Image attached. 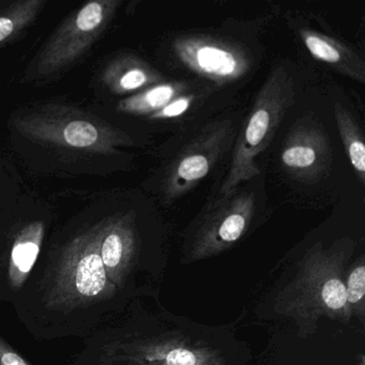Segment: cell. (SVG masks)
I'll use <instances>...</instances> for the list:
<instances>
[{"instance_id":"6da1fadb","label":"cell","mask_w":365,"mask_h":365,"mask_svg":"<svg viewBox=\"0 0 365 365\" xmlns=\"http://www.w3.org/2000/svg\"><path fill=\"white\" fill-rule=\"evenodd\" d=\"M102 222L83 230L63 247L44 284V313L61 316V322L72 317L81 322L87 315L100 313V303L108 294L110 279L100 254Z\"/></svg>"},{"instance_id":"7a4b0ae2","label":"cell","mask_w":365,"mask_h":365,"mask_svg":"<svg viewBox=\"0 0 365 365\" xmlns=\"http://www.w3.org/2000/svg\"><path fill=\"white\" fill-rule=\"evenodd\" d=\"M14 125L31 144L74 155H113L119 147L133 144L127 133L102 119L54 104L23 113Z\"/></svg>"},{"instance_id":"3957f363","label":"cell","mask_w":365,"mask_h":365,"mask_svg":"<svg viewBox=\"0 0 365 365\" xmlns=\"http://www.w3.org/2000/svg\"><path fill=\"white\" fill-rule=\"evenodd\" d=\"M294 86L292 76L283 67L270 72L254 101L245 128L237 138L220 195H230L241 183L260 174L256 157L268 146L284 115L294 104Z\"/></svg>"},{"instance_id":"277c9868","label":"cell","mask_w":365,"mask_h":365,"mask_svg":"<svg viewBox=\"0 0 365 365\" xmlns=\"http://www.w3.org/2000/svg\"><path fill=\"white\" fill-rule=\"evenodd\" d=\"M121 1L95 0L66 19L52 34L29 68L27 81L48 80L67 71L95 46Z\"/></svg>"},{"instance_id":"5b68a950","label":"cell","mask_w":365,"mask_h":365,"mask_svg":"<svg viewBox=\"0 0 365 365\" xmlns=\"http://www.w3.org/2000/svg\"><path fill=\"white\" fill-rule=\"evenodd\" d=\"M228 121L209 125L168 163L162 179V196L173 202L206 178L222 155L232 146Z\"/></svg>"},{"instance_id":"8992f818","label":"cell","mask_w":365,"mask_h":365,"mask_svg":"<svg viewBox=\"0 0 365 365\" xmlns=\"http://www.w3.org/2000/svg\"><path fill=\"white\" fill-rule=\"evenodd\" d=\"M174 52L183 67L217 84H227L245 76L251 61L243 48L232 42L208 35L180 37Z\"/></svg>"},{"instance_id":"52a82bcc","label":"cell","mask_w":365,"mask_h":365,"mask_svg":"<svg viewBox=\"0 0 365 365\" xmlns=\"http://www.w3.org/2000/svg\"><path fill=\"white\" fill-rule=\"evenodd\" d=\"M284 170L302 181L319 180L331 168L332 151L322 128L313 120L301 121L288 134L281 153Z\"/></svg>"},{"instance_id":"ba28073f","label":"cell","mask_w":365,"mask_h":365,"mask_svg":"<svg viewBox=\"0 0 365 365\" xmlns=\"http://www.w3.org/2000/svg\"><path fill=\"white\" fill-rule=\"evenodd\" d=\"M299 36L314 58L327 63L339 73L364 84V61L347 44L312 29H299Z\"/></svg>"},{"instance_id":"9c48e42d","label":"cell","mask_w":365,"mask_h":365,"mask_svg":"<svg viewBox=\"0 0 365 365\" xmlns=\"http://www.w3.org/2000/svg\"><path fill=\"white\" fill-rule=\"evenodd\" d=\"M101 81L113 95L132 96L159 84L162 78L138 57L132 54H120L104 67Z\"/></svg>"},{"instance_id":"30bf717a","label":"cell","mask_w":365,"mask_h":365,"mask_svg":"<svg viewBox=\"0 0 365 365\" xmlns=\"http://www.w3.org/2000/svg\"><path fill=\"white\" fill-rule=\"evenodd\" d=\"M44 239V223L34 221L19 232L8 253L7 279L11 289L26 282L39 257Z\"/></svg>"},{"instance_id":"8fae6325","label":"cell","mask_w":365,"mask_h":365,"mask_svg":"<svg viewBox=\"0 0 365 365\" xmlns=\"http://www.w3.org/2000/svg\"><path fill=\"white\" fill-rule=\"evenodd\" d=\"M189 89L185 82H161L121 100L117 110L123 114L150 117L173 100L187 93Z\"/></svg>"},{"instance_id":"7c38bea8","label":"cell","mask_w":365,"mask_h":365,"mask_svg":"<svg viewBox=\"0 0 365 365\" xmlns=\"http://www.w3.org/2000/svg\"><path fill=\"white\" fill-rule=\"evenodd\" d=\"M46 0H16L0 12V48L16 41L37 20Z\"/></svg>"},{"instance_id":"4fadbf2b","label":"cell","mask_w":365,"mask_h":365,"mask_svg":"<svg viewBox=\"0 0 365 365\" xmlns=\"http://www.w3.org/2000/svg\"><path fill=\"white\" fill-rule=\"evenodd\" d=\"M334 116L350 164L354 168L359 180L364 183L365 144L362 130L359 127L351 113L341 103H335Z\"/></svg>"},{"instance_id":"5bb4252c","label":"cell","mask_w":365,"mask_h":365,"mask_svg":"<svg viewBox=\"0 0 365 365\" xmlns=\"http://www.w3.org/2000/svg\"><path fill=\"white\" fill-rule=\"evenodd\" d=\"M196 99H197V96L195 93H185V95L173 100L168 106L155 114L151 115L148 118L151 120H168V119L178 118L185 114L187 110H191Z\"/></svg>"},{"instance_id":"9a60e30c","label":"cell","mask_w":365,"mask_h":365,"mask_svg":"<svg viewBox=\"0 0 365 365\" xmlns=\"http://www.w3.org/2000/svg\"><path fill=\"white\" fill-rule=\"evenodd\" d=\"M322 299L330 309H339L347 302L346 287L339 279H329L322 288Z\"/></svg>"},{"instance_id":"2e32d148","label":"cell","mask_w":365,"mask_h":365,"mask_svg":"<svg viewBox=\"0 0 365 365\" xmlns=\"http://www.w3.org/2000/svg\"><path fill=\"white\" fill-rule=\"evenodd\" d=\"M365 292V268L358 267L352 271L348 279V287L346 288L347 300L350 303H356L364 296Z\"/></svg>"},{"instance_id":"e0dca14e","label":"cell","mask_w":365,"mask_h":365,"mask_svg":"<svg viewBox=\"0 0 365 365\" xmlns=\"http://www.w3.org/2000/svg\"><path fill=\"white\" fill-rule=\"evenodd\" d=\"M166 362L168 365H195L196 358L193 352L190 350L178 348L168 354L166 356Z\"/></svg>"},{"instance_id":"ac0fdd59","label":"cell","mask_w":365,"mask_h":365,"mask_svg":"<svg viewBox=\"0 0 365 365\" xmlns=\"http://www.w3.org/2000/svg\"><path fill=\"white\" fill-rule=\"evenodd\" d=\"M0 365H31L16 354L3 339H0Z\"/></svg>"},{"instance_id":"d6986e66","label":"cell","mask_w":365,"mask_h":365,"mask_svg":"<svg viewBox=\"0 0 365 365\" xmlns=\"http://www.w3.org/2000/svg\"><path fill=\"white\" fill-rule=\"evenodd\" d=\"M8 5H9V4L5 3V1H0V12L3 11Z\"/></svg>"}]
</instances>
